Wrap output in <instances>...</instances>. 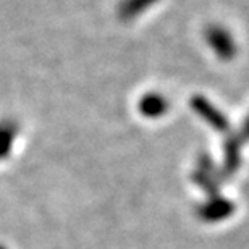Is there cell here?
<instances>
[{
  "instance_id": "5",
  "label": "cell",
  "mask_w": 249,
  "mask_h": 249,
  "mask_svg": "<svg viewBox=\"0 0 249 249\" xmlns=\"http://www.w3.org/2000/svg\"><path fill=\"white\" fill-rule=\"evenodd\" d=\"M156 2H159V0H123L118 13H120V17L123 19H133L139 13L146 12Z\"/></svg>"
},
{
  "instance_id": "1",
  "label": "cell",
  "mask_w": 249,
  "mask_h": 249,
  "mask_svg": "<svg viewBox=\"0 0 249 249\" xmlns=\"http://www.w3.org/2000/svg\"><path fill=\"white\" fill-rule=\"evenodd\" d=\"M206 39L215 55L222 60H230L236 53V44L231 33L222 26H211L206 31Z\"/></svg>"
},
{
  "instance_id": "2",
  "label": "cell",
  "mask_w": 249,
  "mask_h": 249,
  "mask_svg": "<svg viewBox=\"0 0 249 249\" xmlns=\"http://www.w3.org/2000/svg\"><path fill=\"white\" fill-rule=\"evenodd\" d=\"M168 108L167 99L162 94H146L139 101V112L149 118H157L163 115Z\"/></svg>"
},
{
  "instance_id": "3",
  "label": "cell",
  "mask_w": 249,
  "mask_h": 249,
  "mask_svg": "<svg viewBox=\"0 0 249 249\" xmlns=\"http://www.w3.org/2000/svg\"><path fill=\"white\" fill-rule=\"evenodd\" d=\"M18 134V123L12 118L0 120V160L7 157Z\"/></svg>"
},
{
  "instance_id": "6",
  "label": "cell",
  "mask_w": 249,
  "mask_h": 249,
  "mask_svg": "<svg viewBox=\"0 0 249 249\" xmlns=\"http://www.w3.org/2000/svg\"><path fill=\"white\" fill-rule=\"evenodd\" d=\"M243 134H246V138H249V120L246 122V126L243 129Z\"/></svg>"
},
{
  "instance_id": "4",
  "label": "cell",
  "mask_w": 249,
  "mask_h": 249,
  "mask_svg": "<svg viewBox=\"0 0 249 249\" xmlns=\"http://www.w3.org/2000/svg\"><path fill=\"white\" fill-rule=\"evenodd\" d=\"M193 106L196 108V112L202 118H206V122H209L212 126H215L217 129H225L227 128V120L220 112L215 110V107L211 106L207 101H204L202 97H196L193 101Z\"/></svg>"
}]
</instances>
